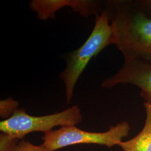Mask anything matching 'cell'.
Listing matches in <instances>:
<instances>
[{
	"label": "cell",
	"instance_id": "5",
	"mask_svg": "<svg viewBox=\"0 0 151 151\" xmlns=\"http://www.w3.org/2000/svg\"><path fill=\"white\" fill-rule=\"evenodd\" d=\"M119 85H132L138 87L145 103L151 105V62L139 60L124 61L115 74L102 81L101 87L111 88Z\"/></svg>",
	"mask_w": 151,
	"mask_h": 151
},
{
	"label": "cell",
	"instance_id": "9",
	"mask_svg": "<svg viewBox=\"0 0 151 151\" xmlns=\"http://www.w3.org/2000/svg\"><path fill=\"white\" fill-rule=\"evenodd\" d=\"M20 139L7 133H0V151H13Z\"/></svg>",
	"mask_w": 151,
	"mask_h": 151
},
{
	"label": "cell",
	"instance_id": "3",
	"mask_svg": "<svg viewBox=\"0 0 151 151\" xmlns=\"http://www.w3.org/2000/svg\"><path fill=\"white\" fill-rule=\"evenodd\" d=\"M82 120L80 107L76 105L59 113L40 116H32L24 109H19L9 119L0 122L1 132L22 140L29 133L53 130L54 127L76 126Z\"/></svg>",
	"mask_w": 151,
	"mask_h": 151
},
{
	"label": "cell",
	"instance_id": "4",
	"mask_svg": "<svg viewBox=\"0 0 151 151\" xmlns=\"http://www.w3.org/2000/svg\"><path fill=\"white\" fill-rule=\"evenodd\" d=\"M130 124L127 121L110 126L104 132H90L82 130L76 126L60 127L44 134L43 145L50 151L77 144H93L111 148L118 146L129 134Z\"/></svg>",
	"mask_w": 151,
	"mask_h": 151
},
{
	"label": "cell",
	"instance_id": "11",
	"mask_svg": "<svg viewBox=\"0 0 151 151\" xmlns=\"http://www.w3.org/2000/svg\"><path fill=\"white\" fill-rule=\"evenodd\" d=\"M134 1L146 16L151 19V0H134Z\"/></svg>",
	"mask_w": 151,
	"mask_h": 151
},
{
	"label": "cell",
	"instance_id": "7",
	"mask_svg": "<svg viewBox=\"0 0 151 151\" xmlns=\"http://www.w3.org/2000/svg\"><path fill=\"white\" fill-rule=\"evenodd\" d=\"M146 118L140 132L129 140L121 142L118 146L123 151H151V105L144 103Z\"/></svg>",
	"mask_w": 151,
	"mask_h": 151
},
{
	"label": "cell",
	"instance_id": "1",
	"mask_svg": "<svg viewBox=\"0 0 151 151\" xmlns=\"http://www.w3.org/2000/svg\"><path fill=\"white\" fill-rule=\"evenodd\" d=\"M104 10L113 29L114 45L123 54L124 61L151 62V19L134 0L104 1Z\"/></svg>",
	"mask_w": 151,
	"mask_h": 151
},
{
	"label": "cell",
	"instance_id": "2",
	"mask_svg": "<svg viewBox=\"0 0 151 151\" xmlns=\"http://www.w3.org/2000/svg\"><path fill=\"white\" fill-rule=\"evenodd\" d=\"M111 44H114L113 31L108 15L104 10L95 16L94 27L86 40L65 57L66 67L60 73V77L63 82L68 104L73 97L77 81L90 60Z\"/></svg>",
	"mask_w": 151,
	"mask_h": 151
},
{
	"label": "cell",
	"instance_id": "6",
	"mask_svg": "<svg viewBox=\"0 0 151 151\" xmlns=\"http://www.w3.org/2000/svg\"><path fill=\"white\" fill-rule=\"evenodd\" d=\"M68 6L80 16L88 17L96 16L104 10V1L99 0H32L29 8L36 12L39 20L55 19L56 12Z\"/></svg>",
	"mask_w": 151,
	"mask_h": 151
},
{
	"label": "cell",
	"instance_id": "8",
	"mask_svg": "<svg viewBox=\"0 0 151 151\" xmlns=\"http://www.w3.org/2000/svg\"><path fill=\"white\" fill-rule=\"evenodd\" d=\"M19 103L12 97H10L0 101V117L5 120L10 118L19 109Z\"/></svg>",
	"mask_w": 151,
	"mask_h": 151
},
{
	"label": "cell",
	"instance_id": "10",
	"mask_svg": "<svg viewBox=\"0 0 151 151\" xmlns=\"http://www.w3.org/2000/svg\"><path fill=\"white\" fill-rule=\"evenodd\" d=\"M13 151H50L43 144L35 145L27 140H20Z\"/></svg>",
	"mask_w": 151,
	"mask_h": 151
}]
</instances>
